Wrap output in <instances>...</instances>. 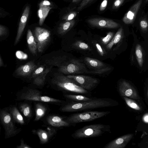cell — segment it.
Returning a JSON list of instances; mask_svg holds the SVG:
<instances>
[{
    "instance_id": "ee69618b",
    "label": "cell",
    "mask_w": 148,
    "mask_h": 148,
    "mask_svg": "<svg viewBox=\"0 0 148 148\" xmlns=\"http://www.w3.org/2000/svg\"><path fill=\"white\" fill-rule=\"evenodd\" d=\"M3 65V63L1 56L0 57V66H2Z\"/></svg>"
},
{
    "instance_id": "4316f807",
    "label": "cell",
    "mask_w": 148,
    "mask_h": 148,
    "mask_svg": "<svg viewBox=\"0 0 148 148\" xmlns=\"http://www.w3.org/2000/svg\"><path fill=\"white\" fill-rule=\"evenodd\" d=\"M74 48L82 50H90L91 49L87 44L80 41H77L72 45Z\"/></svg>"
},
{
    "instance_id": "484cf974",
    "label": "cell",
    "mask_w": 148,
    "mask_h": 148,
    "mask_svg": "<svg viewBox=\"0 0 148 148\" xmlns=\"http://www.w3.org/2000/svg\"><path fill=\"white\" fill-rule=\"evenodd\" d=\"M46 109L42 105L39 103L37 104L36 108V116L35 121H38L45 114Z\"/></svg>"
},
{
    "instance_id": "f1b7e54d",
    "label": "cell",
    "mask_w": 148,
    "mask_h": 148,
    "mask_svg": "<svg viewBox=\"0 0 148 148\" xmlns=\"http://www.w3.org/2000/svg\"><path fill=\"white\" fill-rule=\"evenodd\" d=\"M40 140L42 143H46L49 139V134L47 132L42 130H39L37 132Z\"/></svg>"
},
{
    "instance_id": "e575fe53",
    "label": "cell",
    "mask_w": 148,
    "mask_h": 148,
    "mask_svg": "<svg viewBox=\"0 0 148 148\" xmlns=\"http://www.w3.org/2000/svg\"><path fill=\"white\" fill-rule=\"evenodd\" d=\"M140 26L141 29L143 31H147L148 28V23L145 19L141 20L140 23Z\"/></svg>"
},
{
    "instance_id": "1f68e13d",
    "label": "cell",
    "mask_w": 148,
    "mask_h": 148,
    "mask_svg": "<svg viewBox=\"0 0 148 148\" xmlns=\"http://www.w3.org/2000/svg\"><path fill=\"white\" fill-rule=\"evenodd\" d=\"M111 69V68L110 67H106L99 69H96L95 70L90 71H88L87 73L100 74L106 72L110 71Z\"/></svg>"
},
{
    "instance_id": "cb8c5ba5",
    "label": "cell",
    "mask_w": 148,
    "mask_h": 148,
    "mask_svg": "<svg viewBox=\"0 0 148 148\" xmlns=\"http://www.w3.org/2000/svg\"><path fill=\"white\" fill-rule=\"evenodd\" d=\"M64 96L66 98L75 102L87 101L92 99L82 95L66 94Z\"/></svg>"
},
{
    "instance_id": "83f0119b",
    "label": "cell",
    "mask_w": 148,
    "mask_h": 148,
    "mask_svg": "<svg viewBox=\"0 0 148 148\" xmlns=\"http://www.w3.org/2000/svg\"><path fill=\"white\" fill-rule=\"evenodd\" d=\"M125 103L129 107L137 110H140V106L134 101L126 97H123Z\"/></svg>"
},
{
    "instance_id": "d6986e66",
    "label": "cell",
    "mask_w": 148,
    "mask_h": 148,
    "mask_svg": "<svg viewBox=\"0 0 148 148\" xmlns=\"http://www.w3.org/2000/svg\"><path fill=\"white\" fill-rule=\"evenodd\" d=\"M52 8L49 6H43L39 7L38 11V15L39 18L40 25L43 24L44 21Z\"/></svg>"
},
{
    "instance_id": "2e32d148",
    "label": "cell",
    "mask_w": 148,
    "mask_h": 148,
    "mask_svg": "<svg viewBox=\"0 0 148 148\" xmlns=\"http://www.w3.org/2000/svg\"><path fill=\"white\" fill-rule=\"evenodd\" d=\"M47 121L50 125L55 127H67L72 125L67 121L66 119L57 116H49L47 118Z\"/></svg>"
},
{
    "instance_id": "d4e9b609",
    "label": "cell",
    "mask_w": 148,
    "mask_h": 148,
    "mask_svg": "<svg viewBox=\"0 0 148 148\" xmlns=\"http://www.w3.org/2000/svg\"><path fill=\"white\" fill-rule=\"evenodd\" d=\"M135 55L139 66L142 67L143 64V54L141 47L139 44H137L136 46Z\"/></svg>"
},
{
    "instance_id": "3957f363",
    "label": "cell",
    "mask_w": 148,
    "mask_h": 148,
    "mask_svg": "<svg viewBox=\"0 0 148 148\" xmlns=\"http://www.w3.org/2000/svg\"><path fill=\"white\" fill-rule=\"evenodd\" d=\"M52 83L61 90L82 94H87L89 93L88 90L81 87L73 79L60 73L54 75Z\"/></svg>"
},
{
    "instance_id": "8fae6325",
    "label": "cell",
    "mask_w": 148,
    "mask_h": 148,
    "mask_svg": "<svg viewBox=\"0 0 148 148\" xmlns=\"http://www.w3.org/2000/svg\"><path fill=\"white\" fill-rule=\"evenodd\" d=\"M118 90L120 95L123 97H129L135 99L140 98L135 88L125 80H123L119 83Z\"/></svg>"
},
{
    "instance_id": "74e56055",
    "label": "cell",
    "mask_w": 148,
    "mask_h": 148,
    "mask_svg": "<svg viewBox=\"0 0 148 148\" xmlns=\"http://www.w3.org/2000/svg\"><path fill=\"white\" fill-rule=\"evenodd\" d=\"M95 46L99 54L101 56H103L105 54V52L101 46L98 43H96Z\"/></svg>"
},
{
    "instance_id": "5bb4252c",
    "label": "cell",
    "mask_w": 148,
    "mask_h": 148,
    "mask_svg": "<svg viewBox=\"0 0 148 148\" xmlns=\"http://www.w3.org/2000/svg\"><path fill=\"white\" fill-rule=\"evenodd\" d=\"M29 12V7L27 6L24 9L20 19L17 34L14 42L15 45L18 43L22 35L28 19Z\"/></svg>"
},
{
    "instance_id": "7a4b0ae2",
    "label": "cell",
    "mask_w": 148,
    "mask_h": 148,
    "mask_svg": "<svg viewBox=\"0 0 148 148\" xmlns=\"http://www.w3.org/2000/svg\"><path fill=\"white\" fill-rule=\"evenodd\" d=\"M111 132V127L109 125L94 124L85 126L77 130L72 134L71 136L75 139H81L99 137Z\"/></svg>"
},
{
    "instance_id": "603a6c76",
    "label": "cell",
    "mask_w": 148,
    "mask_h": 148,
    "mask_svg": "<svg viewBox=\"0 0 148 148\" xmlns=\"http://www.w3.org/2000/svg\"><path fill=\"white\" fill-rule=\"evenodd\" d=\"M11 112L12 117L16 122L21 124H24L23 117L16 108L15 107H13Z\"/></svg>"
},
{
    "instance_id": "7dc6e473",
    "label": "cell",
    "mask_w": 148,
    "mask_h": 148,
    "mask_svg": "<svg viewBox=\"0 0 148 148\" xmlns=\"http://www.w3.org/2000/svg\"><path fill=\"white\" fill-rule=\"evenodd\" d=\"M146 1H148V0H146Z\"/></svg>"
},
{
    "instance_id": "ab89813d",
    "label": "cell",
    "mask_w": 148,
    "mask_h": 148,
    "mask_svg": "<svg viewBox=\"0 0 148 148\" xmlns=\"http://www.w3.org/2000/svg\"><path fill=\"white\" fill-rule=\"evenodd\" d=\"M51 5V2L47 0H45L41 2L39 4V7L43 6H50Z\"/></svg>"
},
{
    "instance_id": "6da1fadb",
    "label": "cell",
    "mask_w": 148,
    "mask_h": 148,
    "mask_svg": "<svg viewBox=\"0 0 148 148\" xmlns=\"http://www.w3.org/2000/svg\"><path fill=\"white\" fill-rule=\"evenodd\" d=\"M117 104L116 101L109 98H92L87 101L69 103L63 106L61 110L63 112H73L113 107Z\"/></svg>"
},
{
    "instance_id": "d590c367",
    "label": "cell",
    "mask_w": 148,
    "mask_h": 148,
    "mask_svg": "<svg viewBox=\"0 0 148 148\" xmlns=\"http://www.w3.org/2000/svg\"><path fill=\"white\" fill-rule=\"evenodd\" d=\"M93 0H83L77 8L78 10H80Z\"/></svg>"
},
{
    "instance_id": "277c9868",
    "label": "cell",
    "mask_w": 148,
    "mask_h": 148,
    "mask_svg": "<svg viewBox=\"0 0 148 148\" xmlns=\"http://www.w3.org/2000/svg\"><path fill=\"white\" fill-rule=\"evenodd\" d=\"M109 111H89L72 114L66 120L71 124L92 121L106 116L110 113Z\"/></svg>"
},
{
    "instance_id": "ba28073f",
    "label": "cell",
    "mask_w": 148,
    "mask_h": 148,
    "mask_svg": "<svg viewBox=\"0 0 148 148\" xmlns=\"http://www.w3.org/2000/svg\"><path fill=\"white\" fill-rule=\"evenodd\" d=\"M67 76L73 79L80 86L88 91L95 87L99 82L97 79L88 76L70 75Z\"/></svg>"
},
{
    "instance_id": "f6af8a7d",
    "label": "cell",
    "mask_w": 148,
    "mask_h": 148,
    "mask_svg": "<svg viewBox=\"0 0 148 148\" xmlns=\"http://www.w3.org/2000/svg\"><path fill=\"white\" fill-rule=\"evenodd\" d=\"M81 0H73L72 2L73 3H77L79 2Z\"/></svg>"
},
{
    "instance_id": "7402d4cb",
    "label": "cell",
    "mask_w": 148,
    "mask_h": 148,
    "mask_svg": "<svg viewBox=\"0 0 148 148\" xmlns=\"http://www.w3.org/2000/svg\"><path fill=\"white\" fill-rule=\"evenodd\" d=\"M51 67L47 68L41 74L34 78L33 83L38 86H41L44 83L46 76L50 71Z\"/></svg>"
},
{
    "instance_id": "7c38bea8",
    "label": "cell",
    "mask_w": 148,
    "mask_h": 148,
    "mask_svg": "<svg viewBox=\"0 0 148 148\" xmlns=\"http://www.w3.org/2000/svg\"><path fill=\"white\" fill-rule=\"evenodd\" d=\"M133 134H128L119 137L106 144L104 148H123L132 138Z\"/></svg>"
},
{
    "instance_id": "30bf717a",
    "label": "cell",
    "mask_w": 148,
    "mask_h": 148,
    "mask_svg": "<svg viewBox=\"0 0 148 148\" xmlns=\"http://www.w3.org/2000/svg\"><path fill=\"white\" fill-rule=\"evenodd\" d=\"M87 22L92 26L100 28L115 29L120 26L113 20L104 18H91L88 19Z\"/></svg>"
},
{
    "instance_id": "8d00e7d4",
    "label": "cell",
    "mask_w": 148,
    "mask_h": 148,
    "mask_svg": "<svg viewBox=\"0 0 148 148\" xmlns=\"http://www.w3.org/2000/svg\"><path fill=\"white\" fill-rule=\"evenodd\" d=\"M125 0H115L112 6V8L116 9L119 8Z\"/></svg>"
},
{
    "instance_id": "7bdbcfd3",
    "label": "cell",
    "mask_w": 148,
    "mask_h": 148,
    "mask_svg": "<svg viewBox=\"0 0 148 148\" xmlns=\"http://www.w3.org/2000/svg\"><path fill=\"white\" fill-rule=\"evenodd\" d=\"M144 121L146 122H148V114L145 115L143 118Z\"/></svg>"
},
{
    "instance_id": "8992f818",
    "label": "cell",
    "mask_w": 148,
    "mask_h": 148,
    "mask_svg": "<svg viewBox=\"0 0 148 148\" xmlns=\"http://www.w3.org/2000/svg\"><path fill=\"white\" fill-rule=\"evenodd\" d=\"M51 34L50 32L45 28L40 27L35 28L34 36L39 52H43L50 40Z\"/></svg>"
},
{
    "instance_id": "52a82bcc",
    "label": "cell",
    "mask_w": 148,
    "mask_h": 148,
    "mask_svg": "<svg viewBox=\"0 0 148 148\" xmlns=\"http://www.w3.org/2000/svg\"><path fill=\"white\" fill-rule=\"evenodd\" d=\"M20 98L23 100L45 102L59 103L61 101L49 97L42 95L38 90L29 89L22 94Z\"/></svg>"
},
{
    "instance_id": "f546056e",
    "label": "cell",
    "mask_w": 148,
    "mask_h": 148,
    "mask_svg": "<svg viewBox=\"0 0 148 148\" xmlns=\"http://www.w3.org/2000/svg\"><path fill=\"white\" fill-rule=\"evenodd\" d=\"M20 108L24 115L26 117H30L31 115V109L30 106L27 104H22L21 105Z\"/></svg>"
},
{
    "instance_id": "836d02e7",
    "label": "cell",
    "mask_w": 148,
    "mask_h": 148,
    "mask_svg": "<svg viewBox=\"0 0 148 148\" xmlns=\"http://www.w3.org/2000/svg\"><path fill=\"white\" fill-rule=\"evenodd\" d=\"M44 66H41L36 69L32 74V77L35 78L36 77L42 73L45 70Z\"/></svg>"
},
{
    "instance_id": "b9f144b4",
    "label": "cell",
    "mask_w": 148,
    "mask_h": 148,
    "mask_svg": "<svg viewBox=\"0 0 148 148\" xmlns=\"http://www.w3.org/2000/svg\"><path fill=\"white\" fill-rule=\"evenodd\" d=\"M18 148H30L31 147L25 144L23 140H21L20 145L17 147Z\"/></svg>"
},
{
    "instance_id": "60d3db41",
    "label": "cell",
    "mask_w": 148,
    "mask_h": 148,
    "mask_svg": "<svg viewBox=\"0 0 148 148\" xmlns=\"http://www.w3.org/2000/svg\"><path fill=\"white\" fill-rule=\"evenodd\" d=\"M6 32V29L5 27L3 25H0V36H2L4 35Z\"/></svg>"
},
{
    "instance_id": "bcb514c9",
    "label": "cell",
    "mask_w": 148,
    "mask_h": 148,
    "mask_svg": "<svg viewBox=\"0 0 148 148\" xmlns=\"http://www.w3.org/2000/svg\"><path fill=\"white\" fill-rule=\"evenodd\" d=\"M147 98L148 99V87L147 92Z\"/></svg>"
},
{
    "instance_id": "5b68a950",
    "label": "cell",
    "mask_w": 148,
    "mask_h": 148,
    "mask_svg": "<svg viewBox=\"0 0 148 148\" xmlns=\"http://www.w3.org/2000/svg\"><path fill=\"white\" fill-rule=\"evenodd\" d=\"M58 70L65 74H77L87 73L88 71L85 64L80 60L72 59L66 60L58 66Z\"/></svg>"
},
{
    "instance_id": "ffe728a7",
    "label": "cell",
    "mask_w": 148,
    "mask_h": 148,
    "mask_svg": "<svg viewBox=\"0 0 148 148\" xmlns=\"http://www.w3.org/2000/svg\"><path fill=\"white\" fill-rule=\"evenodd\" d=\"M84 60L88 66L96 69L107 67L103 62L96 59L86 57L84 58Z\"/></svg>"
},
{
    "instance_id": "9a60e30c",
    "label": "cell",
    "mask_w": 148,
    "mask_h": 148,
    "mask_svg": "<svg viewBox=\"0 0 148 148\" xmlns=\"http://www.w3.org/2000/svg\"><path fill=\"white\" fill-rule=\"evenodd\" d=\"M36 67L35 63L30 61L19 67L15 71V73L19 76L27 77L32 73Z\"/></svg>"
},
{
    "instance_id": "9c48e42d",
    "label": "cell",
    "mask_w": 148,
    "mask_h": 148,
    "mask_svg": "<svg viewBox=\"0 0 148 148\" xmlns=\"http://www.w3.org/2000/svg\"><path fill=\"white\" fill-rule=\"evenodd\" d=\"M0 119L4 128L6 136L10 137L15 135L17 132L13 123L10 114L5 110H2L0 112Z\"/></svg>"
},
{
    "instance_id": "d6a6232c",
    "label": "cell",
    "mask_w": 148,
    "mask_h": 148,
    "mask_svg": "<svg viewBox=\"0 0 148 148\" xmlns=\"http://www.w3.org/2000/svg\"><path fill=\"white\" fill-rule=\"evenodd\" d=\"M77 14V13L75 11H71L64 16L62 19L65 21L71 20L76 16Z\"/></svg>"
},
{
    "instance_id": "ac0fdd59",
    "label": "cell",
    "mask_w": 148,
    "mask_h": 148,
    "mask_svg": "<svg viewBox=\"0 0 148 148\" xmlns=\"http://www.w3.org/2000/svg\"><path fill=\"white\" fill-rule=\"evenodd\" d=\"M75 23L74 20L65 21L61 23L58 29V34L61 35L66 34L73 27Z\"/></svg>"
},
{
    "instance_id": "e0dca14e",
    "label": "cell",
    "mask_w": 148,
    "mask_h": 148,
    "mask_svg": "<svg viewBox=\"0 0 148 148\" xmlns=\"http://www.w3.org/2000/svg\"><path fill=\"white\" fill-rule=\"evenodd\" d=\"M27 42L30 51L33 54H35L37 52V43L31 30H28L27 36Z\"/></svg>"
},
{
    "instance_id": "4fadbf2b",
    "label": "cell",
    "mask_w": 148,
    "mask_h": 148,
    "mask_svg": "<svg viewBox=\"0 0 148 148\" xmlns=\"http://www.w3.org/2000/svg\"><path fill=\"white\" fill-rule=\"evenodd\" d=\"M142 1L143 0H138L125 14L122 19L125 24H130L134 22Z\"/></svg>"
},
{
    "instance_id": "4dcf8cb0",
    "label": "cell",
    "mask_w": 148,
    "mask_h": 148,
    "mask_svg": "<svg viewBox=\"0 0 148 148\" xmlns=\"http://www.w3.org/2000/svg\"><path fill=\"white\" fill-rule=\"evenodd\" d=\"M114 36L113 32H109L105 37L101 38V42L103 44L107 45L110 42Z\"/></svg>"
},
{
    "instance_id": "f35d334b",
    "label": "cell",
    "mask_w": 148,
    "mask_h": 148,
    "mask_svg": "<svg viewBox=\"0 0 148 148\" xmlns=\"http://www.w3.org/2000/svg\"><path fill=\"white\" fill-rule=\"evenodd\" d=\"M108 3V0H104L101 3L99 7L101 11L104 10L106 8Z\"/></svg>"
},
{
    "instance_id": "44dd1931",
    "label": "cell",
    "mask_w": 148,
    "mask_h": 148,
    "mask_svg": "<svg viewBox=\"0 0 148 148\" xmlns=\"http://www.w3.org/2000/svg\"><path fill=\"white\" fill-rule=\"evenodd\" d=\"M123 30L122 27H121L114 36L110 42L106 46V48L110 50L115 45L119 42L123 38Z\"/></svg>"
}]
</instances>
